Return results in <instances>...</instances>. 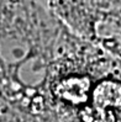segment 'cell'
Segmentation results:
<instances>
[{
  "mask_svg": "<svg viewBox=\"0 0 121 122\" xmlns=\"http://www.w3.org/2000/svg\"><path fill=\"white\" fill-rule=\"evenodd\" d=\"M49 10L77 37L121 57V0H49Z\"/></svg>",
  "mask_w": 121,
  "mask_h": 122,
  "instance_id": "cell-1",
  "label": "cell"
}]
</instances>
